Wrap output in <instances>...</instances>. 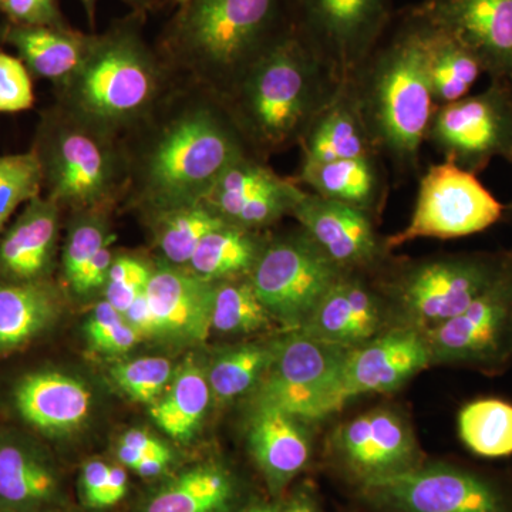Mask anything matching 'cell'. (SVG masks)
I'll list each match as a JSON object with an SVG mask.
<instances>
[{
    "mask_svg": "<svg viewBox=\"0 0 512 512\" xmlns=\"http://www.w3.org/2000/svg\"><path fill=\"white\" fill-rule=\"evenodd\" d=\"M242 512H282V508L276 504L258 503L245 508Z\"/></svg>",
    "mask_w": 512,
    "mask_h": 512,
    "instance_id": "obj_52",
    "label": "cell"
},
{
    "mask_svg": "<svg viewBox=\"0 0 512 512\" xmlns=\"http://www.w3.org/2000/svg\"><path fill=\"white\" fill-rule=\"evenodd\" d=\"M289 181L291 178L276 174L265 160L249 154L221 175L202 202L229 224L242 208L281 190Z\"/></svg>",
    "mask_w": 512,
    "mask_h": 512,
    "instance_id": "obj_34",
    "label": "cell"
},
{
    "mask_svg": "<svg viewBox=\"0 0 512 512\" xmlns=\"http://www.w3.org/2000/svg\"><path fill=\"white\" fill-rule=\"evenodd\" d=\"M123 143L128 180L121 205L141 215L204 201L232 164L254 154L224 101L184 80H175Z\"/></svg>",
    "mask_w": 512,
    "mask_h": 512,
    "instance_id": "obj_1",
    "label": "cell"
},
{
    "mask_svg": "<svg viewBox=\"0 0 512 512\" xmlns=\"http://www.w3.org/2000/svg\"><path fill=\"white\" fill-rule=\"evenodd\" d=\"M238 495L237 478L228 468L201 464L161 485L143 512H232Z\"/></svg>",
    "mask_w": 512,
    "mask_h": 512,
    "instance_id": "obj_29",
    "label": "cell"
},
{
    "mask_svg": "<svg viewBox=\"0 0 512 512\" xmlns=\"http://www.w3.org/2000/svg\"><path fill=\"white\" fill-rule=\"evenodd\" d=\"M423 335L431 363L505 365L512 355V268L466 311Z\"/></svg>",
    "mask_w": 512,
    "mask_h": 512,
    "instance_id": "obj_14",
    "label": "cell"
},
{
    "mask_svg": "<svg viewBox=\"0 0 512 512\" xmlns=\"http://www.w3.org/2000/svg\"><path fill=\"white\" fill-rule=\"evenodd\" d=\"M504 207L477 174L444 160L421 177L409 224L384 241L387 251L421 238L456 239L478 234L503 218Z\"/></svg>",
    "mask_w": 512,
    "mask_h": 512,
    "instance_id": "obj_12",
    "label": "cell"
},
{
    "mask_svg": "<svg viewBox=\"0 0 512 512\" xmlns=\"http://www.w3.org/2000/svg\"><path fill=\"white\" fill-rule=\"evenodd\" d=\"M510 161H511V163H512V156H511V158H510Z\"/></svg>",
    "mask_w": 512,
    "mask_h": 512,
    "instance_id": "obj_57",
    "label": "cell"
},
{
    "mask_svg": "<svg viewBox=\"0 0 512 512\" xmlns=\"http://www.w3.org/2000/svg\"><path fill=\"white\" fill-rule=\"evenodd\" d=\"M119 444L131 448V450L137 451V453L143 454V456L163 457L168 458V460H174L173 451L168 448L167 444L144 430L127 431V433L121 436Z\"/></svg>",
    "mask_w": 512,
    "mask_h": 512,
    "instance_id": "obj_48",
    "label": "cell"
},
{
    "mask_svg": "<svg viewBox=\"0 0 512 512\" xmlns=\"http://www.w3.org/2000/svg\"><path fill=\"white\" fill-rule=\"evenodd\" d=\"M282 512H319L318 505L308 493L296 495L295 498L282 508Z\"/></svg>",
    "mask_w": 512,
    "mask_h": 512,
    "instance_id": "obj_49",
    "label": "cell"
},
{
    "mask_svg": "<svg viewBox=\"0 0 512 512\" xmlns=\"http://www.w3.org/2000/svg\"><path fill=\"white\" fill-rule=\"evenodd\" d=\"M296 181L319 197L352 205L372 215L386 194L379 156L301 165Z\"/></svg>",
    "mask_w": 512,
    "mask_h": 512,
    "instance_id": "obj_30",
    "label": "cell"
},
{
    "mask_svg": "<svg viewBox=\"0 0 512 512\" xmlns=\"http://www.w3.org/2000/svg\"><path fill=\"white\" fill-rule=\"evenodd\" d=\"M42 194V171L32 148L0 156V234L19 207Z\"/></svg>",
    "mask_w": 512,
    "mask_h": 512,
    "instance_id": "obj_39",
    "label": "cell"
},
{
    "mask_svg": "<svg viewBox=\"0 0 512 512\" xmlns=\"http://www.w3.org/2000/svg\"><path fill=\"white\" fill-rule=\"evenodd\" d=\"M431 363L429 345L419 330L402 326L379 333L349 349L343 366L346 399L360 394L390 393Z\"/></svg>",
    "mask_w": 512,
    "mask_h": 512,
    "instance_id": "obj_18",
    "label": "cell"
},
{
    "mask_svg": "<svg viewBox=\"0 0 512 512\" xmlns=\"http://www.w3.org/2000/svg\"><path fill=\"white\" fill-rule=\"evenodd\" d=\"M59 286L50 279L0 282V355L25 346L62 313Z\"/></svg>",
    "mask_w": 512,
    "mask_h": 512,
    "instance_id": "obj_28",
    "label": "cell"
},
{
    "mask_svg": "<svg viewBox=\"0 0 512 512\" xmlns=\"http://www.w3.org/2000/svg\"><path fill=\"white\" fill-rule=\"evenodd\" d=\"M35 106L32 74L18 56L0 50V113H22Z\"/></svg>",
    "mask_w": 512,
    "mask_h": 512,
    "instance_id": "obj_44",
    "label": "cell"
},
{
    "mask_svg": "<svg viewBox=\"0 0 512 512\" xmlns=\"http://www.w3.org/2000/svg\"><path fill=\"white\" fill-rule=\"evenodd\" d=\"M407 16L412 19L419 36L436 107L468 96L481 74L485 73L478 57L450 33L434 28L410 12Z\"/></svg>",
    "mask_w": 512,
    "mask_h": 512,
    "instance_id": "obj_27",
    "label": "cell"
},
{
    "mask_svg": "<svg viewBox=\"0 0 512 512\" xmlns=\"http://www.w3.org/2000/svg\"><path fill=\"white\" fill-rule=\"evenodd\" d=\"M62 481L50 457L33 441L0 437V508L46 512L60 508Z\"/></svg>",
    "mask_w": 512,
    "mask_h": 512,
    "instance_id": "obj_23",
    "label": "cell"
},
{
    "mask_svg": "<svg viewBox=\"0 0 512 512\" xmlns=\"http://www.w3.org/2000/svg\"><path fill=\"white\" fill-rule=\"evenodd\" d=\"M210 400L207 373L190 362L175 372L171 386L151 404L150 416L171 439L188 441L197 433Z\"/></svg>",
    "mask_w": 512,
    "mask_h": 512,
    "instance_id": "obj_32",
    "label": "cell"
},
{
    "mask_svg": "<svg viewBox=\"0 0 512 512\" xmlns=\"http://www.w3.org/2000/svg\"><path fill=\"white\" fill-rule=\"evenodd\" d=\"M153 232L161 262L187 268L202 239L224 224L204 202L143 215Z\"/></svg>",
    "mask_w": 512,
    "mask_h": 512,
    "instance_id": "obj_33",
    "label": "cell"
},
{
    "mask_svg": "<svg viewBox=\"0 0 512 512\" xmlns=\"http://www.w3.org/2000/svg\"><path fill=\"white\" fill-rule=\"evenodd\" d=\"M175 3H177L178 6L184 5L185 2H188V0H174Z\"/></svg>",
    "mask_w": 512,
    "mask_h": 512,
    "instance_id": "obj_53",
    "label": "cell"
},
{
    "mask_svg": "<svg viewBox=\"0 0 512 512\" xmlns=\"http://www.w3.org/2000/svg\"><path fill=\"white\" fill-rule=\"evenodd\" d=\"M146 19L130 12L94 32L82 66L55 87L57 106L121 140L136 130L177 80L147 42Z\"/></svg>",
    "mask_w": 512,
    "mask_h": 512,
    "instance_id": "obj_3",
    "label": "cell"
},
{
    "mask_svg": "<svg viewBox=\"0 0 512 512\" xmlns=\"http://www.w3.org/2000/svg\"><path fill=\"white\" fill-rule=\"evenodd\" d=\"M82 503L92 510H106L124 500L128 493L127 468L103 460L84 464L79 477Z\"/></svg>",
    "mask_w": 512,
    "mask_h": 512,
    "instance_id": "obj_42",
    "label": "cell"
},
{
    "mask_svg": "<svg viewBox=\"0 0 512 512\" xmlns=\"http://www.w3.org/2000/svg\"><path fill=\"white\" fill-rule=\"evenodd\" d=\"M458 434L478 457L512 456V404L500 399L468 403L458 414Z\"/></svg>",
    "mask_w": 512,
    "mask_h": 512,
    "instance_id": "obj_35",
    "label": "cell"
},
{
    "mask_svg": "<svg viewBox=\"0 0 512 512\" xmlns=\"http://www.w3.org/2000/svg\"><path fill=\"white\" fill-rule=\"evenodd\" d=\"M93 32L70 28L26 26L8 22L0 28V42L12 46L32 76L57 87L73 76L92 45Z\"/></svg>",
    "mask_w": 512,
    "mask_h": 512,
    "instance_id": "obj_25",
    "label": "cell"
},
{
    "mask_svg": "<svg viewBox=\"0 0 512 512\" xmlns=\"http://www.w3.org/2000/svg\"><path fill=\"white\" fill-rule=\"evenodd\" d=\"M427 141L446 161L478 174L512 156V84L491 82L478 94L436 107Z\"/></svg>",
    "mask_w": 512,
    "mask_h": 512,
    "instance_id": "obj_13",
    "label": "cell"
},
{
    "mask_svg": "<svg viewBox=\"0 0 512 512\" xmlns=\"http://www.w3.org/2000/svg\"><path fill=\"white\" fill-rule=\"evenodd\" d=\"M286 22L339 86L353 83L387 35L393 0H284Z\"/></svg>",
    "mask_w": 512,
    "mask_h": 512,
    "instance_id": "obj_7",
    "label": "cell"
},
{
    "mask_svg": "<svg viewBox=\"0 0 512 512\" xmlns=\"http://www.w3.org/2000/svg\"><path fill=\"white\" fill-rule=\"evenodd\" d=\"M126 3L131 12L140 13V15H146L148 10L151 9V0H121Z\"/></svg>",
    "mask_w": 512,
    "mask_h": 512,
    "instance_id": "obj_51",
    "label": "cell"
},
{
    "mask_svg": "<svg viewBox=\"0 0 512 512\" xmlns=\"http://www.w3.org/2000/svg\"><path fill=\"white\" fill-rule=\"evenodd\" d=\"M63 214L62 208L43 194L25 205L0 239V282L50 279Z\"/></svg>",
    "mask_w": 512,
    "mask_h": 512,
    "instance_id": "obj_20",
    "label": "cell"
},
{
    "mask_svg": "<svg viewBox=\"0 0 512 512\" xmlns=\"http://www.w3.org/2000/svg\"><path fill=\"white\" fill-rule=\"evenodd\" d=\"M46 512H67V511H63L62 508H55V510H50V511H46Z\"/></svg>",
    "mask_w": 512,
    "mask_h": 512,
    "instance_id": "obj_54",
    "label": "cell"
},
{
    "mask_svg": "<svg viewBox=\"0 0 512 512\" xmlns=\"http://www.w3.org/2000/svg\"><path fill=\"white\" fill-rule=\"evenodd\" d=\"M305 423L275 407L254 404L248 424L249 453L274 497L311 460L312 441Z\"/></svg>",
    "mask_w": 512,
    "mask_h": 512,
    "instance_id": "obj_21",
    "label": "cell"
},
{
    "mask_svg": "<svg viewBox=\"0 0 512 512\" xmlns=\"http://www.w3.org/2000/svg\"><path fill=\"white\" fill-rule=\"evenodd\" d=\"M0 5H2V0H0Z\"/></svg>",
    "mask_w": 512,
    "mask_h": 512,
    "instance_id": "obj_56",
    "label": "cell"
},
{
    "mask_svg": "<svg viewBox=\"0 0 512 512\" xmlns=\"http://www.w3.org/2000/svg\"><path fill=\"white\" fill-rule=\"evenodd\" d=\"M147 298L160 329V339L200 343L212 329L215 284L188 268L158 261L148 282Z\"/></svg>",
    "mask_w": 512,
    "mask_h": 512,
    "instance_id": "obj_19",
    "label": "cell"
},
{
    "mask_svg": "<svg viewBox=\"0 0 512 512\" xmlns=\"http://www.w3.org/2000/svg\"><path fill=\"white\" fill-rule=\"evenodd\" d=\"M87 343L93 352L106 356H121L130 352L143 340L124 318L106 299L94 306L86 325H84Z\"/></svg>",
    "mask_w": 512,
    "mask_h": 512,
    "instance_id": "obj_41",
    "label": "cell"
},
{
    "mask_svg": "<svg viewBox=\"0 0 512 512\" xmlns=\"http://www.w3.org/2000/svg\"><path fill=\"white\" fill-rule=\"evenodd\" d=\"M0 12L16 25L70 28L59 0H2Z\"/></svg>",
    "mask_w": 512,
    "mask_h": 512,
    "instance_id": "obj_45",
    "label": "cell"
},
{
    "mask_svg": "<svg viewBox=\"0 0 512 512\" xmlns=\"http://www.w3.org/2000/svg\"><path fill=\"white\" fill-rule=\"evenodd\" d=\"M117 458H119L121 466L143 478L163 476L173 463V460H168V458L143 456L131 448L121 446V444L117 447Z\"/></svg>",
    "mask_w": 512,
    "mask_h": 512,
    "instance_id": "obj_46",
    "label": "cell"
},
{
    "mask_svg": "<svg viewBox=\"0 0 512 512\" xmlns=\"http://www.w3.org/2000/svg\"><path fill=\"white\" fill-rule=\"evenodd\" d=\"M265 242L259 231L224 222L202 239L187 268L214 284L248 278Z\"/></svg>",
    "mask_w": 512,
    "mask_h": 512,
    "instance_id": "obj_31",
    "label": "cell"
},
{
    "mask_svg": "<svg viewBox=\"0 0 512 512\" xmlns=\"http://www.w3.org/2000/svg\"><path fill=\"white\" fill-rule=\"evenodd\" d=\"M174 367L165 357H138L111 367L117 389L136 403L153 404L173 382Z\"/></svg>",
    "mask_w": 512,
    "mask_h": 512,
    "instance_id": "obj_40",
    "label": "cell"
},
{
    "mask_svg": "<svg viewBox=\"0 0 512 512\" xmlns=\"http://www.w3.org/2000/svg\"><path fill=\"white\" fill-rule=\"evenodd\" d=\"M80 5L86 13L87 23H89L90 29L92 32H96V10H97V2L99 0H79Z\"/></svg>",
    "mask_w": 512,
    "mask_h": 512,
    "instance_id": "obj_50",
    "label": "cell"
},
{
    "mask_svg": "<svg viewBox=\"0 0 512 512\" xmlns=\"http://www.w3.org/2000/svg\"><path fill=\"white\" fill-rule=\"evenodd\" d=\"M350 87L376 153L400 173L416 171L436 104L409 16L383 37Z\"/></svg>",
    "mask_w": 512,
    "mask_h": 512,
    "instance_id": "obj_5",
    "label": "cell"
},
{
    "mask_svg": "<svg viewBox=\"0 0 512 512\" xmlns=\"http://www.w3.org/2000/svg\"><path fill=\"white\" fill-rule=\"evenodd\" d=\"M0 512H10L8 510H3V508H0Z\"/></svg>",
    "mask_w": 512,
    "mask_h": 512,
    "instance_id": "obj_55",
    "label": "cell"
},
{
    "mask_svg": "<svg viewBox=\"0 0 512 512\" xmlns=\"http://www.w3.org/2000/svg\"><path fill=\"white\" fill-rule=\"evenodd\" d=\"M512 268V255L476 254L421 262L392 285L404 325L426 333L466 311Z\"/></svg>",
    "mask_w": 512,
    "mask_h": 512,
    "instance_id": "obj_9",
    "label": "cell"
},
{
    "mask_svg": "<svg viewBox=\"0 0 512 512\" xmlns=\"http://www.w3.org/2000/svg\"><path fill=\"white\" fill-rule=\"evenodd\" d=\"M410 13L466 45L491 82L512 84V0H423Z\"/></svg>",
    "mask_w": 512,
    "mask_h": 512,
    "instance_id": "obj_16",
    "label": "cell"
},
{
    "mask_svg": "<svg viewBox=\"0 0 512 512\" xmlns=\"http://www.w3.org/2000/svg\"><path fill=\"white\" fill-rule=\"evenodd\" d=\"M271 319L248 278L215 284L212 329L224 335H249L266 328Z\"/></svg>",
    "mask_w": 512,
    "mask_h": 512,
    "instance_id": "obj_38",
    "label": "cell"
},
{
    "mask_svg": "<svg viewBox=\"0 0 512 512\" xmlns=\"http://www.w3.org/2000/svg\"><path fill=\"white\" fill-rule=\"evenodd\" d=\"M338 89L288 25L222 101L252 153L266 161L299 144Z\"/></svg>",
    "mask_w": 512,
    "mask_h": 512,
    "instance_id": "obj_4",
    "label": "cell"
},
{
    "mask_svg": "<svg viewBox=\"0 0 512 512\" xmlns=\"http://www.w3.org/2000/svg\"><path fill=\"white\" fill-rule=\"evenodd\" d=\"M124 318L143 336V339H160V329H158L156 316H154L153 309H151L150 302H148L146 291L141 293L133 302V305L127 309Z\"/></svg>",
    "mask_w": 512,
    "mask_h": 512,
    "instance_id": "obj_47",
    "label": "cell"
},
{
    "mask_svg": "<svg viewBox=\"0 0 512 512\" xmlns=\"http://www.w3.org/2000/svg\"><path fill=\"white\" fill-rule=\"evenodd\" d=\"M332 451L359 485L421 464L412 427L392 409H375L340 426L332 439Z\"/></svg>",
    "mask_w": 512,
    "mask_h": 512,
    "instance_id": "obj_15",
    "label": "cell"
},
{
    "mask_svg": "<svg viewBox=\"0 0 512 512\" xmlns=\"http://www.w3.org/2000/svg\"><path fill=\"white\" fill-rule=\"evenodd\" d=\"M292 217L346 274L372 268L387 251L377 235L373 215L352 205L306 190Z\"/></svg>",
    "mask_w": 512,
    "mask_h": 512,
    "instance_id": "obj_17",
    "label": "cell"
},
{
    "mask_svg": "<svg viewBox=\"0 0 512 512\" xmlns=\"http://www.w3.org/2000/svg\"><path fill=\"white\" fill-rule=\"evenodd\" d=\"M382 326L379 296L360 276L343 274L301 330L322 342L350 349L375 338Z\"/></svg>",
    "mask_w": 512,
    "mask_h": 512,
    "instance_id": "obj_22",
    "label": "cell"
},
{
    "mask_svg": "<svg viewBox=\"0 0 512 512\" xmlns=\"http://www.w3.org/2000/svg\"><path fill=\"white\" fill-rule=\"evenodd\" d=\"M382 512H512V484L451 464L417 466L359 485Z\"/></svg>",
    "mask_w": 512,
    "mask_h": 512,
    "instance_id": "obj_10",
    "label": "cell"
},
{
    "mask_svg": "<svg viewBox=\"0 0 512 512\" xmlns=\"http://www.w3.org/2000/svg\"><path fill=\"white\" fill-rule=\"evenodd\" d=\"M343 274L301 228L295 234L266 239L248 279L272 319L293 332L306 325Z\"/></svg>",
    "mask_w": 512,
    "mask_h": 512,
    "instance_id": "obj_11",
    "label": "cell"
},
{
    "mask_svg": "<svg viewBox=\"0 0 512 512\" xmlns=\"http://www.w3.org/2000/svg\"><path fill=\"white\" fill-rule=\"evenodd\" d=\"M299 146L302 148V165L379 156L367 134L350 84L339 86L329 103L313 119Z\"/></svg>",
    "mask_w": 512,
    "mask_h": 512,
    "instance_id": "obj_26",
    "label": "cell"
},
{
    "mask_svg": "<svg viewBox=\"0 0 512 512\" xmlns=\"http://www.w3.org/2000/svg\"><path fill=\"white\" fill-rule=\"evenodd\" d=\"M154 264L137 255L116 254L104 286V299L117 311L126 313L147 289Z\"/></svg>",
    "mask_w": 512,
    "mask_h": 512,
    "instance_id": "obj_43",
    "label": "cell"
},
{
    "mask_svg": "<svg viewBox=\"0 0 512 512\" xmlns=\"http://www.w3.org/2000/svg\"><path fill=\"white\" fill-rule=\"evenodd\" d=\"M109 210H89L70 212L69 227L62 249V276L70 292L79 284L87 266L94 256L111 242H116V234L111 229Z\"/></svg>",
    "mask_w": 512,
    "mask_h": 512,
    "instance_id": "obj_37",
    "label": "cell"
},
{
    "mask_svg": "<svg viewBox=\"0 0 512 512\" xmlns=\"http://www.w3.org/2000/svg\"><path fill=\"white\" fill-rule=\"evenodd\" d=\"M286 28L284 0H188L154 46L175 79L224 100Z\"/></svg>",
    "mask_w": 512,
    "mask_h": 512,
    "instance_id": "obj_2",
    "label": "cell"
},
{
    "mask_svg": "<svg viewBox=\"0 0 512 512\" xmlns=\"http://www.w3.org/2000/svg\"><path fill=\"white\" fill-rule=\"evenodd\" d=\"M274 355L275 343H248L220 353L207 372L211 394L221 402H229L254 389L271 366Z\"/></svg>",
    "mask_w": 512,
    "mask_h": 512,
    "instance_id": "obj_36",
    "label": "cell"
},
{
    "mask_svg": "<svg viewBox=\"0 0 512 512\" xmlns=\"http://www.w3.org/2000/svg\"><path fill=\"white\" fill-rule=\"evenodd\" d=\"M348 352L349 348L293 330L275 343L274 359L258 383L255 403L303 421L322 420L339 412L348 403L343 389Z\"/></svg>",
    "mask_w": 512,
    "mask_h": 512,
    "instance_id": "obj_8",
    "label": "cell"
},
{
    "mask_svg": "<svg viewBox=\"0 0 512 512\" xmlns=\"http://www.w3.org/2000/svg\"><path fill=\"white\" fill-rule=\"evenodd\" d=\"M43 195L63 212L114 211L126 195L128 163L119 137L53 104L43 111L32 147Z\"/></svg>",
    "mask_w": 512,
    "mask_h": 512,
    "instance_id": "obj_6",
    "label": "cell"
},
{
    "mask_svg": "<svg viewBox=\"0 0 512 512\" xmlns=\"http://www.w3.org/2000/svg\"><path fill=\"white\" fill-rule=\"evenodd\" d=\"M92 402L86 383L66 373H32L15 389L16 409L22 419L52 437L79 430L89 419Z\"/></svg>",
    "mask_w": 512,
    "mask_h": 512,
    "instance_id": "obj_24",
    "label": "cell"
}]
</instances>
